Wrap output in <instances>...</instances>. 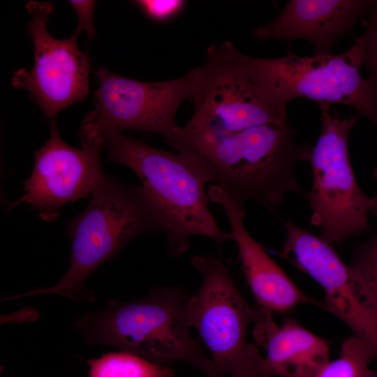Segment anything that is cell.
<instances>
[{
  "label": "cell",
  "instance_id": "cell-1",
  "mask_svg": "<svg viewBox=\"0 0 377 377\" xmlns=\"http://www.w3.org/2000/svg\"><path fill=\"white\" fill-rule=\"evenodd\" d=\"M190 295L173 286L151 289L131 301H108L98 311L80 316L75 327L89 346H111L150 362H184L207 377H224L190 332Z\"/></svg>",
  "mask_w": 377,
  "mask_h": 377
},
{
  "label": "cell",
  "instance_id": "cell-2",
  "mask_svg": "<svg viewBox=\"0 0 377 377\" xmlns=\"http://www.w3.org/2000/svg\"><path fill=\"white\" fill-rule=\"evenodd\" d=\"M103 134L108 161L127 167L141 181L158 212L171 256L187 252L193 236L206 237L218 246L233 241L211 213L208 182L189 155L153 147L121 131Z\"/></svg>",
  "mask_w": 377,
  "mask_h": 377
},
{
  "label": "cell",
  "instance_id": "cell-3",
  "mask_svg": "<svg viewBox=\"0 0 377 377\" xmlns=\"http://www.w3.org/2000/svg\"><path fill=\"white\" fill-rule=\"evenodd\" d=\"M311 147L302 145L287 122L251 127L223 139L178 151L188 154L208 183L221 187L245 206L255 202L267 207L300 192L297 165L309 161Z\"/></svg>",
  "mask_w": 377,
  "mask_h": 377
},
{
  "label": "cell",
  "instance_id": "cell-4",
  "mask_svg": "<svg viewBox=\"0 0 377 377\" xmlns=\"http://www.w3.org/2000/svg\"><path fill=\"white\" fill-rule=\"evenodd\" d=\"M71 244L67 272L53 286L6 297V301L54 294L76 302L94 301L86 286L89 276L117 255L135 237L163 232L156 207L142 185H129L105 173L87 207L67 226Z\"/></svg>",
  "mask_w": 377,
  "mask_h": 377
},
{
  "label": "cell",
  "instance_id": "cell-5",
  "mask_svg": "<svg viewBox=\"0 0 377 377\" xmlns=\"http://www.w3.org/2000/svg\"><path fill=\"white\" fill-rule=\"evenodd\" d=\"M230 54L266 102L287 119V105L297 98L355 109L377 128V89L361 74L364 45L360 36L338 54L302 57L290 48L281 57L263 59L240 52L228 40Z\"/></svg>",
  "mask_w": 377,
  "mask_h": 377
},
{
  "label": "cell",
  "instance_id": "cell-6",
  "mask_svg": "<svg viewBox=\"0 0 377 377\" xmlns=\"http://www.w3.org/2000/svg\"><path fill=\"white\" fill-rule=\"evenodd\" d=\"M207 56L205 64L197 67V80L189 99L193 115L184 126H178L168 142L172 148L179 151L251 127L286 122L234 61L228 40L209 46Z\"/></svg>",
  "mask_w": 377,
  "mask_h": 377
},
{
  "label": "cell",
  "instance_id": "cell-7",
  "mask_svg": "<svg viewBox=\"0 0 377 377\" xmlns=\"http://www.w3.org/2000/svg\"><path fill=\"white\" fill-rule=\"evenodd\" d=\"M322 123L319 138L311 147L309 163L312 185L305 194L310 223L319 237L332 245L370 230L369 214L374 197L360 188L348 154V139L358 116L341 118L328 103L319 104Z\"/></svg>",
  "mask_w": 377,
  "mask_h": 377
},
{
  "label": "cell",
  "instance_id": "cell-8",
  "mask_svg": "<svg viewBox=\"0 0 377 377\" xmlns=\"http://www.w3.org/2000/svg\"><path fill=\"white\" fill-rule=\"evenodd\" d=\"M191 263L202 276L198 290L187 302L191 328L198 332L211 360L224 376L260 377L263 357L246 339L256 309L247 304L221 258L196 256Z\"/></svg>",
  "mask_w": 377,
  "mask_h": 377
},
{
  "label": "cell",
  "instance_id": "cell-9",
  "mask_svg": "<svg viewBox=\"0 0 377 377\" xmlns=\"http://www.w3.org/2000/svg\"><path fill=\"white\" fill-rule=\"evenodd\" d=\"M95 73L99 82L95 92V109L83 121L102 133L132 129L159 134L168 142L179 126L175 122L179 107L193 94L198 69L179 78L160 82L129 79L103 66L98 67Z\"/></svg>",
  "mask_w": 377,
  "mask_h": 377
},
{
  "label": "cell",
  "instance_id": "cell-10",
  "mask_svg": "<svg viewBox=\"0 0 377 377\" xmlns=\"http://www.w3.org/2000/svg\"><path fill=\"white\" fill-rule=\"evenodd\" d=\"M81 149L64 142L58 124L52 119L50 136L35 153L33 172L24 182V194L11 207L29 205L45 221H54L63 205L87 198L104 175L100 154L105 147L103 134L82 121Z\"/></svg>",
  "mask_w": 377,
  "mask_h": 377
},
{
  "label": "cell",
  "instance_id": "cell-11",
  "mask_svg": "<svg viewBox=\"0 0 377 377\" xmlns=\"http://www.w3.org/2000/svg\"><path fill=\"white\" fill-rule=\"evenodd\" d=\"M26 8L31 19L29 33L34 45L32 68L15 71L11 83L24 89L52 119L61 110L84 100L89 94L90 59L77 46L81 31L57 40L47 31V22L54 11L51 2L29 1Z\"/></svg>",
  "mask_w": 377,
  "mask_h": 377
},
{
  "label": "cell",
  "instance_id": "cell-12",
  "mask_svg": "<svg viewBox=\"0 0 377 377\" xmlns=\"http://www.w3.org/2000/svg\"><path fill=\"white\" fill-rule=\"evenodd\" d=\"M286 238L278 255L323 288V307L368 341L377 355V305L332 245L293 221L281 219Z\"/></svg>",
  "mask_w": 377,
  "mask_h": 377
},
{
  "label": "cell",
  "instance_id": "cell-13",
  "mask_svg": "<svg viewBox=\"0 0 377 377\" xmlns=\"http://www.w3.org/2000/svg\"><path fill=\"white\" fill-rule=\"evenodd\" d=\"M211 202L220 205L230 225V232L239 251L243 272L258 307L274 313L288 312L302 304H317L290 279L247 231L244 205L221 187L207 189Z\"/></svg>",
  "mask_w": 377,
  "mask_h": 377
},
{
  "label": "cell",
  "instance_id": "cell-14",
  "mask_svg": "<svg viewBox=\"0 0 377 377\" xmlns=\"http://www.w3.org/2000/svg\"><path fill=\"white\" fill-rule=\"evenodd\" d=\"M373 0H291L277 17L254 31L260 41L306 40L314 54H331L337 42L369 14Z\"/></svg>",
  "mask_w": 377,
  "mask_h": 377
},
{
  "label": "cell",
  "instance_id": "cell-15",
  "mask_svg": "<svg viewBox=\"0 0 377 377\" xmlns=\"http://www.w3.org/2000/svg\"><path fill=\"white\" fill-rule=\"evenodd\" d=\"M253 337L266 350L259 367L260 377H316L330 361V346L295 318L279 327L272 313L256 308Z\"/></svg>",
  "mask_w": 377,
  "mask_h": 377
},
{
  "label": "cell",
  "instance_id": "cell-16",
  "mask_svg": "<svg viewBox=\"0 0 377 377\" xmlns=\"http://www.w3.org/2000/svg\"><path fill=\"white\" fill-rule=\"evenodd\" d=\"M89 377H174L168 365L150 362L135 354L121 351L91 359Z\"/></svg>",
  "mask_w": 377,
  "mask_h": 377
},
{
  "label": "cell",
  "instance_id": "cell-17",
  "mask_svg": "<svg viewBox=\"0 0 377 377\" xmlns=\"http://www.w3.org/2000/svg\"><path fill=\"white\" fill-rule=\"evenodd\" d=\"M377 360L374 347L367 341L355 335L341 344L339 357L329 361L316 377H376L369 364Z\"/></svg>",
  "mask_w": 377,
  "mask_h": 377
},
{
  "label": "cell",
  "instance_id": "cell-18",
  "mask_svg": "<svg viewBox=\"0 0 377 377\" xmlns=\"http://www.w3.org/2000/svg\"><path fill=\"white\" fill-rule=\"evenodd\" d=\"M371 214L377 216L376 195ZM350 267L377 305V229L367 240L354 246Z\"/></svg>",
  "mask_w": 377,
  "mask_h": 377
},
{
  "label": "cell",
  "instance_id": "cell-19",
  "mask_svg": "<svg viewBox=\"0 0 377 377\" xmlns=\"http://www.w3.org/2000/svg\"><path fill=\"white\" fill-rule=\"evenodd\" d=\"M365 29L360 36L363 41V66L369 73V79L377 89V1L369 13Z\"/></svg>",
  "mask_w": 377,
  "mask_h": 377
},
{
  "label": "cell",
  "instance_id": "cell-20",
  "mask_svg": "<svg viewBox=\"0 0 377 377\" xmlns=\"http://www.w3.org/2000/svg\"><path fill=\"white\" fill-rule=\"evenodd\" d=\"M142 12L156 22H165L175 17L184 9V0H138L133 1Z\"/></svg>",
  "mask_w": 377,
  "mask_h": 377
},
{
  "label": "cell",
  "instance_id": "cell-21",
  "mask_svg": "<svg viewBox=\"0 0 377 377\" xmlns=\"http://www.w3.org/2000/svg\"><path fill=\"white\" fill-rule=\"evenodd\" d=\"M77 15L78 22L76 30L85 31L88 37L93 39L96 35L94 27V1H70Z\"/></svg>",
  "mask_w": 377,
  "mask_h": 377
},
{
  "label": "cell",
  "instance_id": "cell-22",
  "mask_svg": "<svg viewBox=\"0 0 377 377\" xmlns=\"http://www.w3.org/2000/svg\"><path fill=\"white\" fill-rule=\"evenodd\" d=\"M374 176L376 179H377V170H374ZM377 196V195H376Z\"/></svg>",
  "mask_w": 377,
  "mask_h": 377
},
{
  "label": "cell",
  "instance_id": "cell-23",
  "mask_svg": "<svg viewBox=\"0 0 377 377\" xmlns=\"http://www.w3.org/2000/svg\"><path fill=\"white\" fill-rule=\"evenodd\" d=\"M375 170H377V167H376V168H375Z\"/></svg>",
  "mask_w": 377,
  "mask_h": 377
},
{
  "label": "cell",
  "instance_id": "cell-24",
  "mask_svg": "<svg viewBox=\"0 0 377 377\" xmlns=\"http://www.w3.org/2000/svg\"><path fill=\"white\" fill-rule=\"evenodd\" d=\"M377 377V376H376Z\"/></svg>",
  "mask_w": 377,
  "mask_h": 377
}]
</instances>
